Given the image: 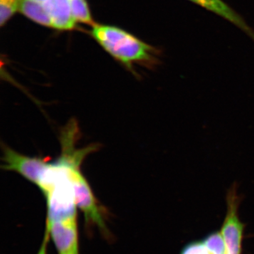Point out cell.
Listing matches in <instances>:
<instances>
[{"mask_svg": "<svg viewBox=\"0 0 254 254\" xmlns=\"http://www.w3.org/2000/svg\"><path fill=\"white\" fill-rule=\"evenodd\" d=\"M92 37L110 55L133 71V65L154 67L158 63V52L122 28L110 25L94 24Z\"/></svg>", "mask_w": 254, "mask_h": 254, "instance_id": "obj_1", "label": "cell"}, {"mask_svg": "<svg viewBox=\"0 0 254 254\" xmlns=\"http://www.w3.org/2000/svg\"><path fill=\"white\" fill-rule=\"evenodd\" d=\"M241 200L238 187L234 183L227 190V213L220 231L226 246L227 254H242L245 225L239 217Z\"/></svg>", "mask_w": 254, "mask_h": 254, "instance_id": "obj_2", "label": "cell"}, {"mask_svg": "<svg viewBox=\"0 0 254 254\" xmlns=\"http://www.w3.org/2000/svg\"><path fill=\"white\" fill-rule=\"evenodd\" d=\"M73 183L76 205L83 213L87 225H95L103 234H108L105 221V210L95 198L89 184L80 171V168L73 170Z\"/></svg>", "mask_w": 254, "mask_h": 254, "instance_id": "obj_3", "label": "cell"}, {"mask_svg": "<svg viewBox=\"0 0 254 254\" xmlns=\"http://www.w3.org/2000/svg\"><path fill=\"white\" fill-rule=\"evenodd\" d=\"M48 160L41 157L26 156L6 145L3 147L2 168L16 172L36 185L48 166Z\"/></svg>", "mask_w": 254, "mask_h": 254, "instance_id": "obj_4", "label": "cell"}, {"mask_svg": "<svg viewBox=\"0 0 254 254\" xmlns=\"http://www.w3.org/2000/svg\"><path fill=\"white\" fill-rule=\"evenodd\" d=\"M46 230L58 254L68 253L79 248L76 216L59 220H46Z\"/></svg>", "mask_w": 254, "mask_h": 254, "instance_id": "obj_5", "label": "cell"}, {"mask_svg": "<svg viewBox=\"0 0 254 254\" xmlns=\"http://www.w3.org/2000/svg\"><path fill=\"white\" fill-rule=\"evenodd\" d=\"M215 14L221 16L245 32L254 41V32L245 20L222 0H190Z\"/></svg>", "mask_w": 254, "mask_h": 254, "instance_id": "obj_6", "label": "cell"}, {"mask_svg": "<svg viewBox=\"0 0 254 254\" xmlns=\"http://www.w3.org/2000/svg\"><path fill=\"white\" fill-rule=\"evenodd\" d=\"M48 8L53 22V28L60 31H71L76 27L69 0H49Z\"/></svg>", "mask_w": 254, "mask_h": 254, "instance_id": "obj_7", "label": "cell"}, {"mask_svg": "<svg viewBox=\"0 0 254 254\" xmlns=\"http://www.w3.org/2000/svg\"><path fill=\"white\" fill-rule=\"evenodd\" d=\"M19 11L35 23L53 28V19L50 16L48 5L34 0H23Z\"/></svg>", "mask_w": 254, "mask_h": 254, "instance_id": "obj_8", "label": "cell"}, {"mask_svg": "<svg viewBox=\"0 0 254 254\" xmlns=\"http://www.w3.org/2000/svg\"><path fill=\"white\" fill-rule=\"evenodd\" d=\"M71 11L76 23H85L93 26L91 10L86 0H69Z\"/></svg>", "mask_w": 254, "mask_h": 254, "instance_id": "obj_9", "label": "cell"}, {"mask_svg": "<svg viewBox=\"0 0 254 254\" xmlns=\"http://www.w3.org/2000/svg\"><path fill=\"white\" fill-rule=\"evenodd\" d=\"M23 0H0V24L4 26L19 11Z\"/></svg>", "mask_w": 254, "mask_h": 254, "instance_id": "obj_10", "label": "cell"}, {"mask_svg": "<svg viewBox=\"0 0 254 254\" xmlns=\"http://www.w3.org/2000/svg\"><path fill=\"white\" fill-rule=\"evenodd\" d=\"M202 242L210 254H227L226 246L220 232L210 233Z\"/></svg>", "mask_w": 254, "mask_h": 254, "instance_id": "obj_11", "label": "cell"}, {"mask_svg": "<svg viewBox=\"0 0 254 254\" xmlns=\"http://www.w3.org/2000/svg\"><path fill=\"white\" fill-rule=\"evenodd\" d=\"M180 254H210L203 242H190L184 247Z\"/></svg>", "mask_w": 254, "mask_h": 254, "instance_id": "obj_12", "label": "cell"}, {"mask_svg": "<svg viewBox=\"0 0 254 254\" xmlns=\"http://www.w3.org/2000/svg\"><path fill=\"white\" fill-rule=\"evenodd\" d=\"M49 239V234H48V232L46 230L41 247H40V250L37 254H48V245Z\"/></svg>", "mask_w": 254, "mask_h": 254, "instance_id": "obj_13", "label": "cell"}, {"mask_svg": "<svg viewBox=\"0 0 254 254\" xmlns=\"http://www.w3.org/2000/svg\"><path fill=\"white\" fill-rule=\"evenodd\" d=\"M61 254H79V248L76 249V250L73 251H71V252H68V253Z\"/></svg>", "mask_w": 254, "mask_h": 254, "instance_id": "obj_14", "label": "cell"}, {"mask_svg": "<svg viewBox=\"0 0 254 254\" xmlns=\"http://www.w3.org/2000/svg\"><path fill=\"white\" fill-rule=\"evenodd\" d=\"M34 1H38V2L43 3V4L48 5V1H49V0H34ZM48 9H49V8H48Z\"/></svg>", "mask_w": 254, "mask_h": 254, "instance_id": "obj_15", "label": "cell"}]
</instances>
